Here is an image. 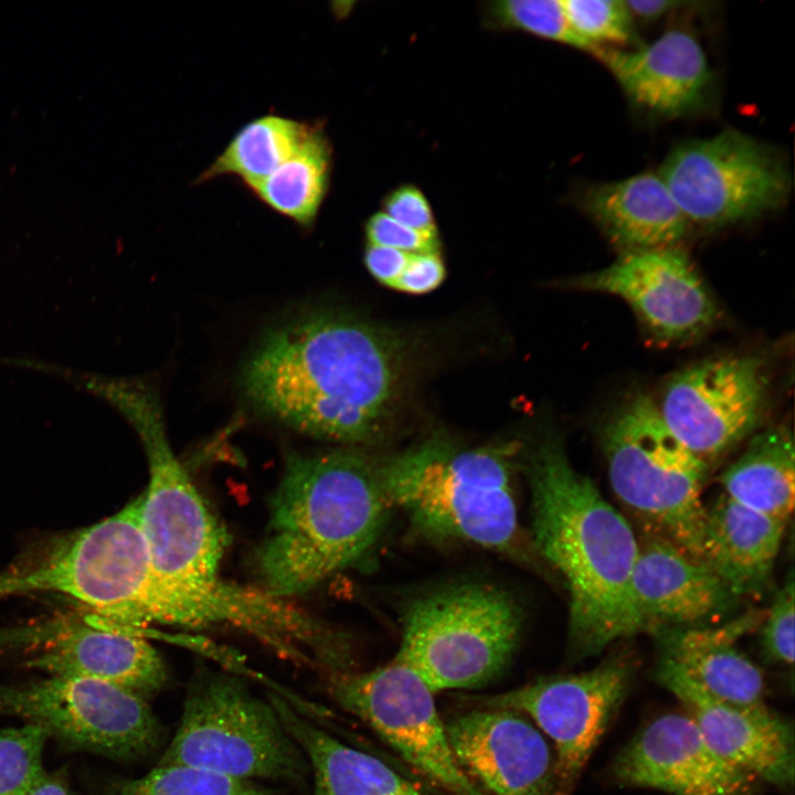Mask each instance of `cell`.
<instances>
[{
	"label": "cell",
	"mask_w": 795,
	"mask_h": 795,
	"mask_svg": "<svg viewBox=\"0 0 795 795\" xmlns=\"http://www.w3.org/2000/svg\"><path fill=\"white\" fill-rule=\"evenodd\" d=\"M766 396L763 360L725 356L672 374L656 405L668 430L709 465L753 433Z\"/></svg>",
	"instance_id": "14"
},
{
	"label": "cell",
	"mask_w": 795,
	"mask_h": 795,
	"mask_svg": "<svg viewBox=\"0 0 795 795\" xmlns=\"http://www.w3.org/2000/svg\"><path fill=\"white\" fill-rule=\"evenodd\" d=\"M311 126L276 114L257 117L233 136L195 183L233 176L252 190L297 149Z\"/></svg>",
	"instance_id": "28"
},
{
	"label": "cell",
	"mask_w": 795,
	"mask_h": 795,
	"mask_svg": "<svg viewBox=\"0 0 795 795\" xmlns=\"http://www.w3.org/2000/svg\"><path fill=\"white\" fill-rule=\"evenodd\" d=\"M521 629L519 604L502 587L483 582L446 585L407 607L394 659L433 693L479 688L508 666Z\"/></svg>",
	"instance_id": "7"
},
{
	"label": "cell",
	"mask_w": 795,
	"mask_h": 795,
	"mask_svg": "<svg viewBox=\"0 0 795 795\" xmlns=\"http://www.w3.org/2000/svg\"><path fill=\"white\" fill-rule=\"evenodd\" d=\"M28 795H70L62 775L47 774L44 781Z\"/></svg>",
	"instance_id": "39"
},
{
	"label": "cell",
	"mask_w": 795,
	"mask_h": 795,
	"mask_svg": "<svg viewBox=\"0 0 795 795\" xmlns=\"http://www.w3.org/2000/svg\"><path fill=\"white\" fill-rule=\"evenodd\" d=\"M444 277L445 266L438 252L411 254L393 288L409 294H425L436 289Z\"/></svg>",
	"instance_id": "36"
},
{
	"label": "cell",
	"mask_w": 795,
	"mask_h": 795,
	"mask_svg": "<svg viewBox=\"0 0 795 795\" xmlns=\"http://www.w3.org/2000/svg\"><path fill=\"white\" fill-rule=\"evenodd\" d=\"M786 521L721 495L709 508L702 561L738 600L768 589Z\"/></svg>",
	"instance_id": "23"
},
{
	"label": "cell",
	"mask_w": 795,
	"mask_h": 795,
	"mask_svg": "<svg viewBox=\"0 0 795 795\" xmlns=\"http://www.w3.org/2000/svg\"><path fill=\"white\" fill-rule=\"evenodd\" d=\"M141 497L89 527L51 541L0 573V598L56 592L97 618L131 628L138 580L149 562L140 527Z\"/></svg>",
	"instance_id": "9"
},
{
	"label": "cell",
	"mask_w": 795,
	"mask_h": 795,
	"mask_svg": "<svg viewBox=\"0 0 795 795\" xmlns=\"http://www.w3.org/2000/svg\"><path fill=\"white\" fill-rule=\"evenodd\" d=\"M625 2L632 15H636L643 20L658 19L675 10L677 7L686 4V2L670 0H632Z\"/></svg>",
	"instance_id": "38"
},
{
	"label": "cell",
	"mask_w": 795,
	"mask_h": 795,
	"mask_svg": "<svg viewBox=\"0 0 795 795\" xmlns=\"http://www.w3.org/2000/svg\"><path fill=\"white\" fill-rule=\"evenodd\" d=\"M402 344L390 331L332 310L271 329L241 374L246 399L301 433L343 443L377 436L395 399Z\"/></svg>",
	"instance_id": "1"
},
{
	"label": "cell",
	"mask_w": 795,
	"mask_h": 795,
	"mask_svg": "<svg viewBox=\"0 0 795 795\" xmlns=\"http://www.w3.org/2000/svg\"><path fill=\"white\" fill-rule=\"evenodd\" d=\"M655 678L679 700L717 754L760 782L783 791L793 788L794 733L785 718L768 707L745 708L719 700L661 659Z\"/></svg>",
	"instance_id": "18"
},
{
	"label": "cell",
	"mask_w": 795,
	"mask_h": 795,
	"mask_svg": "<svg viewBox=\"0 0 795 795\" xmlns=\"http://www.w3.org/2000/svg\"><path fill=\"white\" fill-rule=\"evenodd\" d=\"M369 244L395 248L405 253L438 252L437 234L423 233L393 220L384 212L373 214L365 224Z\"/></svg>",
	"instance_id": "34"
},
{
	"label": "cell",
	"mask_w": 795,
	"mask_h": 795,
	"mask_svg": "<svg viewBox=\"0 0 795 795\" xmlns=\"http://www.w3.org/2000/svg\"><path fill=\"white\" fill-rule=\"evenodd\" d=\"M327 691L391 746L435 795H486L453 751L434 695L407 666L392 659L368 671L326 678Z\"/></svg>",
	"instance_id": "10"
},
{
	"label": "cell",
	"mask_w": 795,
	"mask_h": 795,
	"mask_svg": "<svg viewBox=\"0 0 795 795\" xmlns=\"http://www.w3.org/2000/svg\"><path fill=\"white\" fill-rule=\"evenodd\" d=\"M635 672L636 662L628 654H615L582 672L547 676L505 692L467 700L529 718L551 742L556 795H572L626 699Z\"/></svg>",
	"instance_id": "13"
},
{
	"label": "cell",
	"mask_w": 795,
	"mask_h": 795,
	"mask_svg": "<svg viewBox=\"0 0 795 795\" xmlns=\"http://www.w3.org/2000/svg\"><path fill=\"white\" fill-rule=\"evenodd\" d=\"M526 476L529 540L568 591L572 659L644 632L632 587L638 539L626 518L574 468L555 434L536 447Z\"/></svg>",
	"instance_id": "2"
},
{
	"label": "cell",
	"mask_w": 795,
	"mask_h": 795,
	"mask_svg": "<svg viewBox=\"0 0 795 795\" xmlns=\"http://www.w3.org/2000/svg\"><path fill=\"white\" fill-rule=\"evenodd\" d=\"M644 632L710 625L739 601L714 572L669 540L645 531L632 574Z\"/></svg>",
	"instance_id": "19"
},
{
	"label": "cell",
	"mask_w": 795,
	"mask_h": 795,
	"mask_svg": "<svg viewBox=\"0 0 795 795\" xmlns=\"http://www.w3.org/2000/svg\"><path fill=\"white\" fill-rule=\"evenodd\" d=\"M515 453L513 444L463 448L431 437L375 460V470L389 504L405 513L420 537L469 542L527 560L532 547L519 526Z\"/></svg>",
	"instance_id": "4"
},
{
	"label": "cell",
	"mask_w": 795,
	"mask_h": 795,
	"mask_svg": "<svg viewBox=\"0 0 795 795\" xmlns=\"http://www.w3.org/2000/svg\"><path fill=\"white\" fill-rule=\"evenodd\" d=\"M763 611H746L721 625L671 627L653 633L659 658L669 662L710 696L745 708L767 707L761 668L736 646L757 629Z\"/></svg>",
	"instance_id": "22"
},
{
	"label": "cell",
	"mask_w": 795,
	"mask_h": 795,
	"mask_svg": "<svg viewBox=\"0 0 795 795\" xmlns=\"http://www.w3.org/2000/svg\"><path fill=\"white\" fill-rule=\"evenodd\" d=\"M724 494L735 502L783 521L795 499V449L785 425L752 436L743 453L721 474Z\"/></svg>",
	"instance_id": "26"
},
{
	"label": "cell",
	"mask_w": 795,
	"mask_h": 795,
	"mask_svg": "<svg viewBox=\"0 0 795 795\" xmlns=\"http://www.w3.org/2000/svg\"><path fill=\"white\" fill-rule=\"evenodd\" d=\"M572 31L591 46L625 44L634 40L633 15L621 0H562Z\"/></svg>",
	"instance_id": "32"
},
{
	"label": "cell",
	"mask_w": 795,
	"mask_h": 795,
	"mask_svg": "<svg viewBox=\"0 0 795 795\" xmlns=\"http://www.w3.org/2000/svg\"><path fill=\"white\" fill-rule=\"evenodd\" d=\"M445 725L458 763L486 795H556L552 746L526 716L470 704Z\"/></svg>",
	"instance_id": "17"
},
{
	"label": "cell",
	"mask_w": 795,
	"mask_h": 795,
	"mask_svg": "<svg viewBox=\"0 0 795 795\" xmlns=\"http://www.w3.org/2000/svg\"><path fill=\"white\" fill-rule=\"evenodd\" d=\"M794 594L791 569L759 627L761 650L768 662L782 666L794 662Z\"/></svg>",
	"instance_id": "33"
},
{
	"label": "cell",
	"mask_w": 795,
	"mask_h": 795,
	"mask_svg": "<svg viewBox=\"0 0 795 795\" xmlns=\"http://www.w3.org/2000/svg\"><path fill=\"white\" fill-rule=\"evenodd\" d=\"M331 166L330 142L315 123L297 149L251 191L273 211L309 227L327 195Z\"/></svg>",
	"instance_id": "27"
},
{
	"label": "cell",
	"mask_w": 795,
	"mask_h": 795,
	"mask_svg": "<svg viewBox=\"0 0 795 795\" xmlns=\"http://www.w3.org/2000/svg\"><path fill=\"white\" fill-rule=\"evenodd\" d=\"M601 445L619 501L646 531L702 561L709 465L668 430L656 403L642 392L624 399L602 423Z\"/></svg>",
	"instance_id": "5"
},
{
	"label": "cell",
	"mask_w": 795,
	"mask_h": 795,
	"mask_svg": "<svg viewBox=\"0 0 795 795\" xmlns=\"http://www.w3.org/2000/svg\"><path fill=\"white\" fill-rule=\"evenodd\" d=\"M267 700L307 759L309 795H434L379 757L343 743L278 693L268 692Z\"/></svg>",
	"instance_id": "24"
},
{
	"label": "cell",
	"mask_w": 795,
	"mask_h": 795,
	"mask_svg": "<svg viewBox=\"0 0 795 795\" xmlns=\"http://www.w3.org/2000/svg\"><path fill=\"white\" fill-rule=\"evenodd\" d=\"M0 714L42 727L76 749L115 760L153 752L162 727L148 701L116 685L80 677L50 676L20 686H0Z\"/></svg>",
	"instance_id": "12"
},
{
	"label": "cell",
	"mask_w": 795,
	"mask_h": 795,
	"mask_svg": "<svg viewBox=\"0 0 795 795\" xmlns=\"http://www.w3.org/2000/svg\"><path fill=\"white\" fill-rule=\"evenodd\" d=\"M45 729L26 723L0 730V795H28L46 777Z\"/></svg>",
	"instance_id": "30"
},
{
	"label": "cell",
	"mask_w": 795,
	"mask_h": 795,
	"mask_svg": "<svg viewBox=\"0 0 795 795\" xmlns=\"http://www.w3.org/2000/svg\"><path fill=\"white\" fill-rule=\"evenodd\" d=\"M391 509L375 460L362 453L290 455L253 555L259 587L289 598L354 565L380 539Z\"/></svg>",
	"instance_id": "3"
},
{
	"label": "cell",
	"mask_w": 795,
	"mask_h": 795,
	"mask_svg": "<svg viewBox=\"0 0 795 795\" xmlns=\"http://www.w3.org/2000/svg\"><path fill=\"white\" fill-rule=\"evenodd\" d=\"M489 25L517 29L573 47L593 50L570 28L561 0H507L488 4Z\"/></svg>",
	"instance_id": "31"
},
{
	"label": "cell",
	"mask_w": 795,
	"mask_h": 795,
	"mask_svg": "<svg viewBox=\"0 0 795 795\" xmlns=\"http://www.w3.org/2000/svg\"><path fill=\"white\" fill-rule=\"evenodd\" d=\"M262 782L242 781L183 765H156L124 782L113 795H279Z\"/></svg>",
	"instance_id": "29"
},
{
	"label": "cell",
	"mask_w": 795,
	"mask_h": 795,
	"mask_svg": "<svg viewBox=\"0 0 795 795\" xmlns=\"http://www.w3.org/2000/svg\"><path fill=\"white\" fill-rule=\"evenodd\" d=\"M116 405L142 441L149 484L140 495V527L151 565L193 584H212L227 536L170 447L159 405L139 383L126 389Z\"/></svg>",
	"instance_id": "8"
},
{
	"label": "cell",
	"mask_w": 795,
	"mask_h": 795,
	"mask_svg": "<svg viewBox=\"0 0 795 795\" xmlns=\"http://www.w3.org/2000/svg\"><path fill=\"white\" fill-rule=\"evenodd\" d=\"M566 285L621 297L661 341L697 339L718 318L703 280L687 254L675 246L626 251L611 265L573 277Z\"/></svg>",
	"instance_id": "15"
},
{
	"label": "cell",
	"mask_w": 795,
	"mask_h": 795,
	"mask_svg": "<svg viewBox=\"0 0 795 795\" xmlns=\"http://www.w3.org/2000/svg\"><path fill=\"white\" fill-rule=\"evenodd\" d=\"M157 765H183L230 778L304 786L309 765L266 699L239 676L199 671L178 729Z\"/></svg>",
	"instance_id": "6"
},
{
	"label": "cell",
	"mask_w": 795,
	"mask_h": 795,
	"mask_svg": "<svg viewBox=\"0 0 795 795\" xmlns=\"http://www.w3.org/2000/svg\"><path fill=\"white\" fill-rule=\"evenodd\" d=\"M610 776L671 795H759L761 783L717 754L686 712L649 721L614 757Z\"/></svg>",
	"instance_id": "16"
},
{
	"label": "cell",
	"mask_w": 795,
	"mask_h": 795,
	"mask_svg": "<svg viewBox=\"0 0 795 795\" xmlns=\"http://www.w3.org/2000/svg\"><path fill=\"white\" fill-rule=\"evenodd\" d=\"M629 100L651 114L676 117L698 110L707 100L712 72L698 40L669 30L636 50L598 49Z\"/></svg>",
	"instance_id": "20"
},
{
	"label": "cell",
	"mask_w": 795,
	"mask_h": 795,
	"mask_svg": "<svg viewBox=\"0 0 795 795\" xmlns=\"http://www.w3.org/2000/svg\"><path fill=\"white\" fill-rule=\"evenodd\" d=\"M410 256V253L395 248L368 244L364 252V264L378 282L393 288Z\"/></svg>",
	"instance_id": "37"
},
{
	"label": "cell",
	"mask_w": 795,
	"mask_h": 795,
	"mask_svg": "<svg viewBox=\"0 0 795 795\" xmlns=\"http://www.w3.org/2000/svg\"><path fill=\"white\" fill-rule=\"evenodd\" d=\"M384 213L413 230L437 234L432 208L424 193L414 186L394 189L383 201Z\"/></svg>",
	"instance_id": "35"
},
{
	"label": "cell",
	"mask_w": 795,
	"mask_h": 795,
	"mask_svg": "<svg viewBox=\"0 0 795 795\" xmlns=\"http://www.w3.org/2000/svg\"><path fill=\"white\" fill-rule=\"evenodd\" d=\"M687 221L718 227L752 220L786 200L791 177L767 145L734 129L687 141L658 173Z\"/></svg>",
	"instance_id": "11"
},
{
	"label": "cell",
	"mask_w": 795,
	"mask_h": 795,
	"mask_svg": "<svg viewBox=\"0 0 795 795\" xmlns=\"http://www.w3.org/2000/svg\"><path fill=\"white\" fill-rule=\"evenodd\" d=\"M146 636L142 629L117 627L102 619L74 625L52 635L26 666L50 676L109 682L148 701L166 686L168 674Z\"/></svg>",
	"instance_id": "21"
},
{
	"label": "cell",
	"mask_w": 795,
	"mask_h": 795,
	"mask_svg": "<svg viewBox=\"0 0 795 795\" xmlns=\"http://www.w3.org/2000/svg\"><path fill=\"white\" fill-rule=\"evenodd\" d=\"M584 210L626 251L675 246L688 221L659 174L639 173L589 188Z\"/></svg>",
	"instance_id": "25"
}]
</instances>
